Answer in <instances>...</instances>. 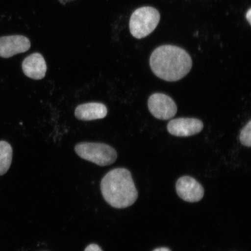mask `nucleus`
Returning a JSON list of instances; mask_svg holds the SVG:
<instances>
[{"label":"nucleus","mask_w":251,"mask_h":251,"mask_svg":"<svg viewBox=\"0 0 251 251\" xmlns=\"http://www.w3.org/2000/svg\"><path fill=\"white\" fill-rule=\"evenodd\" d=\"M84 251H102L98 245L92 244L87 246Z\"/></svg>","instance_id":"nucleus-13"},{"label":"nucleus","mask_w":251,"mask_h":251,"mask_svg":"<svg viewBox=\"0 0 251 251\" xmlns=\"http://www.w3.org/2000/svg\"><path fill=\"white\" fill-rule=\"evenodd\" d=\"M247 20L249 21V24H251V9L250 8L249 10L247 11L246 14Z\"/></svg>","instance_id":"nucleus-14"},{"label":"nucleus","mask_w":251,"mask_h":251,"mask_svg":"<svg viewBox=\"0 0 251 251\" xmlns=\"http://www.w3.org/2000/svg\"><path fill=\"white\" fill-rule=\"evenodd\" d=\"M148 107L151 114L159 120H169L177 111L174 100L164 93L152 94L148 100Z\"/></svg>","instance_id":"nucleus-5"},{"label":"nucleus","mask_w":251,"mask_h":251,"mask_svg":"<svg viewBox=\"0 0 251 251\" xmlns=\"http://www.w3.org/2000/svg\"><path fill=\"white\" fill-rule=\"evenodd\" d=\"M153 251H171L170 250L166 247L158 248Z\"/></svg>","instance_id":"nucleus-15"},{"label":"nucleus","mask_w":251,"mask_h":251,"mask_svg":"<svg viewBox=\"0 0 251 251\" xmlns=\"http://www.w3.org/2000/svg\"><path fill=\"white\" fill-rule=\"evenodd\" d=\"M251 121L249 122L240 131V141L243 146L247 147L251 146Z\"/></svg>","instance_id":"nucleus-12"},{"label":"nucleus","mask_w":251,"mask_h":251,"mask_svg":"<svg viewBox=\"0 0 251 251\" xmlns=\"http://www.w3.org/2000/svg\"><path fill=\"white\" fill-rule=\"evenodd\" d=\"M101 190L103 199L114 208L122 209L136 201L138 192L131 173L125 168L109 172L102 178Z\"/></svg>","instance_id":"nucleus-2"},{"label":"nucleus","mask_w":251,"mask_h":251,"mask_svg":"<svg viewBox=\"0 0 251 251\" xmlns=\"http://www.w3.org/2000/svg\"><path fill=\"white\" fill-rule=\"evenodd\" d=\"M77 154L84 160L100 166L111 165L117 159V152L107 144L84 142L75 147Z\"/></svg>","instance_id":"nucleus-4"},{"label":"nucleus","mask_w":251,"mask_h":251,"mask_svg":"<svg viewBox=\"0 0 251 251\" xmlns=\"http://www.w3.org/2000/svg\"><path fill=\"white\" fill-rule=\"evenodd\" d=\"M150 65L157 77L174 82L189 73L193 61L186 50L177 46L164 45L153 50L150 56Z\"/></svg>","instance_id":"nucleus-1"},{"label":"nucleus","mask_w":251,"mask_h":251,"mask_svg":"<svg viewBox=\"0 0 251 251\" xmlns=\"http://www.w3.org/2000/svg\"><path fill=\"white\" fill-rule=\"evenodd\" d=\"M203 122L196 118H180L172 119L167 125L168 132L176 137H190L201 131Z\"/></svg>","instance_id":"nucleus-6"},{"label":"nucleus","mask_w":251,"mask_h":251,"mask_svg":"<svg viewBox=\"0 0 251 251\" xmlns=\"http://www.w3.org/2000/svg\"><path fill=\"white\" fill-rule=\"evenodd\" d=\"M47 69L45 58L38 52L27 56L23 62L24 73L28 77L34 80H40L45 77Z\"/></svg>","instance_id":"nucleus-9"},{"label":"nucleus","mask_w":251,"mask_h":251,"mask_svg":"<svg viewBox=\"0 0 251 251\" xmlns=\"http://www.w3.org/2000/svg\"><path fill=\"white\" fill-rule=\"evenodd\" d=\"M176 189L178 196L188 202H199L204 195L201 184L190 176L180 177L176 185Z\"/></svg>","instance_id":"nucleus-7"},{"label":"nucleus","mask_w":251,"mask_h":251,"mask_svg":"<svg viewBox=\"0 0 251 251\" xmlns=\"http://www.w3.org/2000/svg\"><path fill=\"white\" fill-rule=\"evenodd\" d=\"M108 114L106 106L101 103L90 102L77 106L75 114L81 121H90L104 118Z\"/></svg>","instance_id":"nucleus-10"},{"label":"nucleus","mask_w":251,"mask_h":251,"mask_svg":"<svg viewBox=\"0 0 251 251\" xmlns=\"http://www.w3.org/2000/svg\"><path fill=\"white\" fill-rule=\"evenodd\" d=\"M30 42L26 37L21 35L8 36L0 37V56L8 58L20 53H23L30 48Z\"/></svg>","instance_id":"nucleus-8"},{"label":"nucleus","mask_w":251,"mask_h":251,"mask_svg":"<svg viewBox=\"0 0 251 251\" xmlns=\"http://www.w3.org/2000/svg\"><path fill=\"white\" fill-rule=\"evenodd\" d=\"M161 19L156 9L151 7L138 8L131 15L129 28L131 35L141 39L148 36L156 29Z\"/></svg>","instance_id":"nucleus-3"},{"label":"nucleus","mask_w":251,"mask_h":251,"mask_svg":"<svg viewBox=\"0 0 251 251\" xmlns=\"http://www.w3.org/2000/svg\"><path fill=\"white\" fill-rule=\"evenodd\" d=\"M12 159V149L8 143L0 141V176L7 173Z\"/></svg>","instance_id":"nucleus-11"}]
</instances>
